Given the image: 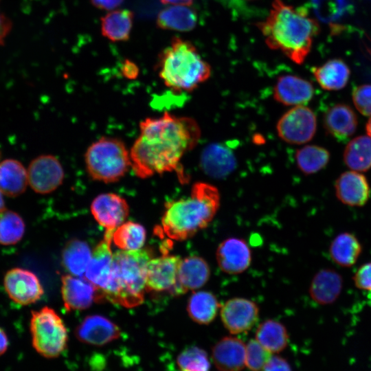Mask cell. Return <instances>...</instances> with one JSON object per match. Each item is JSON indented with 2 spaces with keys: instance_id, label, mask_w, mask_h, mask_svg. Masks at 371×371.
I'll use <instances>...</instances> for the list:
<instances>
[{
  "instance_id": "1",
  "label": "cell",
  "mask_w": 371,
  "mask_h": 371,
  "mask_svg": "<svg viewBox=\"0 0 371 371\" xmlns=\"http://www.w3.org/2000/svg\"><path fill=\"white\" fill-rule=\"evenodd\" d=\"M201 133L192 117L165 112L159 117L146 118L140 122L139 135L130 150L131 168L141 179L181 172L182 157L196 146Z\"/></svg>"
},
{
  "instance_id": "2",
  "label": "cell",
  "mask_w": 371,
  "mask_h": 371,
  "mask_svg": "<svg viewBox=\"0 0 371 371\" xmlns=\"http://www.w3.org/2000/svg\"><path fill=\"white\" fill-rule=\"evenodd\" d=\"M267 46L296 64L304 63L319 32L317 21L302 7L274 0L267 19L257 24Z\"/></svg>"
},
{
  "instance_id": "3",
  "label": "cell",
  "mask_w": 371,
  "mask_h": 371,
  "mask_svg": "<svg viewBox=\"0 0 371 371\" xmlns=\"http://www.w3.org/2000/svg\"><path fill=\"white\" fill-rule=\"evenodd\" d=\"M220 193L214 186L196 182L188 197L168 202L161 218L164 234L175 240H186L206 227L220 205Z\"/></svg>"
},
{
  "instance_id": "4",
  "label": "cell",
  "mask_w": 371,
  "mask_h": 371,
  "mask_svg": "<svg viewBox=\"0 0 371 371\" xmlns=\"http://www.w3.org/2000/svg\"><path fill=\"white\" fill-rule=\"evenodd\" d=\"M157 69L164 84L177 92H190L207 80L211 67L190 41L175 36L158 56Z\"/></svg>"
},
{
  "instance_id": "5",
  "label": "cell",
  "mask_w": 371,
  "mask_h": 371,
  "mask_svg": "<svg viewBox=\"0 0 371 371\" xmlns=\"http://www.w3.org/2000/svg\"><path fill=\"white\" fill-rule=\"evenodd\" d=\"M150 254L146 249L120 250L113 254L110 280L99 297L132 308L144 301L147 265Z\"/></svg>"
},
{
  "instance_id": "6",
  "label": "cell",
  "mask_w": 371,
  "mask_h": 371,
  "mask_svg": "<svg viewBox=\"0 0 371 371\" xmlns=\"http://www.w3.org/2000/svg\"><path fill=\"white\" fill-rule=\"evenodd\" d=\"M87 172L98 181L110 183L120 180L131 168L130 151L120 139L102 137L92 143L85 154Z\"/></svg>"
},
{
  "instance_id": "7",
  "label": "cell",
  "mask_w": 371,
  "mask_h": 371,
  "mask_svg": "<svg viewBox=\"0 0 371 371\" xmlns=\"http://www.w3.org/2000/svg\"><path fill=\"white\" fill-rule=\"evenodd\" d=\"M30 333L33 348L45 358L59 357L67 346L65 325L56 312L48 306L32 311Z\"/></svg>"
},
{
  "instance_id": "8",
  "label": "cell",
  "mask_w": 371,
  "mask_h": 371,
  "mask_svg": "<svg viewBox=\"0 0 371 371\" xmlns=\"http://www.w3.org/2000/svg\"><path fill=\"white\" fill-rule=\"evenodd\" d=\"M316 129L315 114L305 105L293 106L280 117L276 124L278 137L290 144L308 142L314 137Z\"/></svg>"
},
{
  "instance_id": "9",
  "label": "cell",
  "mask_w": 371,
  "mask_h": 371,
  "mask_svg": "<svg viewBox=\"0 0 371 371\" xmlns=\"http://www.w3.org/2000/svg\"><path fill=\"white\" fill-rule=\"evenodd\" d=\"M3 286L8 297L20 305H29L39 300L44 290L37 276L32 271L15 267L3 278Z\"/></svg>"
},
{
  "instance_id": "10",
  "label": "cell",
  "mask_w": 371,
  "mask_h": 371,
  "mask_svg": "<svg viewBox=\"0 0 371 371\" xmlns=\"http://www.w3.org/2000/svg\"><path fill=\"white\" fill-rule=\"evenodd\" d=\"M27 170L28 184L39 194H48L63 182L65 172L60 161L54 155H43L33 159Z\"/></svg>"
},
{
  "instance_id": "11",
  "label": "cell",
  "mask_w": 371,
  "mask_h": 371,
  "mask_svg": "<svg viewBox=\"0 0 371 371\" xmlns=\"http://www.w3.org/2000/svg\"><path fill=\"white\" fill-rule=\"evenodd\" d=\"M259 310L253 301L243 297L228 300L221 308V321L232 334L251 329L258 319Z\"/></svg>"
},
{
  "instance_id": "12",
  "label": "cell",
  "mask_w": 371,
  "mask_h": 371,
  "mask_svg": "<svg viewBox=\"0 0 371 371\" xmlns=\"http://www.w3.org/2000/svg\"><path fill=\"white\" fill-rule=\"evenodd\" d=\"M95 221L106 229L115 230L127 218L129 207L126 201L115 193L98 195L91 204Z\"/></svg>"
},
{
  "instance_id": "13",
  "label": "cell",
  "mask_w": 371,
  "mask_h": 371,
  "mask_svg": "<svg viewBox=\"0 0 371 371\" xmlns=\"http://www.w3.org/2000/svg\"><path fill=\"white\" fill-rule=\"evenodd\" d=\"M76 338L81 342L102 346L120 337V328L109 319L100 315L86 317L75 330Z\"/></svg>"
},
{
  "instance_id": "14",
  "label": "cell",
  "mask_w": 371,
  "mask_h": 371,
  "mask_svg": "<svg viewBox=\"0 0 371 371\" xmlns=\"http://www.w3.org/2000/svg\"><path fill=\"white\" fill-rule=\"evenodd\" d=\"M181 258L175 255H164L148 261L146 286L152 291H172L177 282Z\"/></svg>"
},
{
  "instance_id": "15",
  "label": "cell",
  "mask_w": 371,
  "mask_h": 371,
  "mask_svg": "<svg viewBox=\"0 0 371 371\" xmlns=\"http://www.w3.org/2000/svg\"><path fill=\"white\" fill-rule=\"evenodd\" d=\"M114 230L106 229L104 238L96 245L92 252L89 265L85 271L86 278L99 290H104L111 278L113 254L111 249Z\"/></svg>"
},
{
  "instance_id": "16",
  "label": "cell",
  "mask_w": 371,
  "mask_h": 371,
  "mask_svg": "<svg viewBox=\"0 0 371 371\" xmlns=\"http://www.w3.org/2000/svg\"><path fill=\"white\" fill-rule=\"evenodd\" d=\"M313 94L314 87L308 80L291 74L279 76L273 89V99L285 106L304 105Z\"/></svg>"
},
{
  "instance_id": "17",
  "label": "cell",
  "mask_w": 371,
  "mask_h": 371,
  "mask_svg": "<svg viewBox=\"0 0 371 371\" xmlns=\"http://www.w3.org/2000/svg\"><path fill=\"white\" fill-rule=\"evenodd\" d=\"M61 281L63 300L68 311L86 309L99 298L98 289L87 278L67 274Z\"/></svg>"
},
{
  "instance_id": "18",
  "label": "cell",
  "mask_w": 371,
  "mask_h": 371,
  "mask_svg": "<svg viewBox=\"0 0 371 371\" xmlns=\"http://www.w3.org/2000/svg\"><path fill=\"white\" fill-rule=\"evenodd\" d=\"M216 260L220 269L229 274H238L250 265L251 254L247 243L231 237L222 241L216 250Z\"/></svg>"
},
{
  "instance_id": "19",
  "label": "cell",
  "mask_w": 371,
  "mask_h": 371,
  "mask_svg": "<svg viewBox=\"0 0 371 371\" xmlns=\"http://www.w3.org/2000/svg\"><path fill=\"white\" fill-rule=\"evenodd\" d=\"M335 195L344 205L362 207L368 201L371 190L366 177L357 171L342 173L335 183Z\"/></svg>"
},
{
  "instance_id": "20",
  "label": "cell",
  "mask_w": 371,
  "mask_h": 371,
  "mask_svg": "<svg viewBox=\"0 0 371 371\" xmlns=\"http://www.w3.org/2000/svg\"><path fill=\"white\" fill-rule=\"evenodd\" d=\"M210 269L207 262L196 256L181 259L177 275V282L172 292L181 294L202 287L209 280Z\"/></svg>"
},
{
  "instance_id": "21",
  "label": "cell",
  "mask_w": 371,
  "mask_h": 371,
  "mask_svg": "<svg viewBox=\"0 0 371 371\" xmlns=\"http://www.w3.org/2000/svg\"><path fill=\"white\" fill-rule=\"evenodd\" d=\"M245 344L235 337H225L212 348V359L220 371H240L245 364Z\"/></svg>"
},
{
  "instance_id": "22",
  "label": "cell",
  "mask_w": 371,
  "mask_h": 371,
  "mask_svg": "<svg viewBox=\"0 0 371 371\" xmlns=\"http://www.w3.org/2000/svg\"><path fill=\"white\" fill-rule=\"evenodd\" d=\"M344 280L341 274L332 269H322L313 278L309 294L318 304L328 305L337 301L342 292Z\"/></svg>"
},
{
  "instance_id": "23",
  "label": "cell",
  "mask_w": 371,
  "mask_h": 371,
  "mask_svg": "<svg viewBox=\"0 0 371 371\" xmlns=\"http://www.w3.org/2000/svg\"><path fill=\"white\" fill-rule=\"evenodd\" d=\"M358 120L353 109L345 104H337L327 110L324 116L326 131L338 141L351 137L357 128Z\"/></svg>"
},
{
  "instance_id": "24",
  "label": "cell",
  "mask_w": 371,
  "mask_h": 371,
  "mask_svg": "<svg viewBox=\"0 0 371 371\" xmlns=\"http://www.w3.org/2000/svg\"><path fill=\"white\" fill-rule=\"evenodd\" d=\"M363 250L358 238L351 232L337 234L330 242L328 255L335 265L341 267H351L355 265Z\"/></svg>"
},
{
  "instance_id": "25",
  "label": "cell",
  "mask_w": 371,
  "mask_h": 371,
  "mask_svg": "<svg viewBox=\"0 0 371 371\" xmlns=\"http://www.w3.org/2000/svg\"><path fill=\"white\" fill-rule=\"evenodd\" d=\"M198 22L196 10L183 5H170L161 10L157 18V25L163 30L189 32Z\"/></svg>"
},
{
  "instance_id": "26",
  "label": "cell",
  "mask_w": 371,
  "mask_h": 371,
  "mask_svg": "<svg viewBox=\"0 0 371 371\" xmlns=\"http://www.w3.org/2000/svg\"><path fill=\"white\" fill-rule=\"evenodd\" d=\"M28 184L27 170L12 159L0 162V191L8 196H17L25 192Z\"/></svg>"
},
{
  "instance_id": "27",
  "label": "cell",
  "mask_w": 371,
  "mask_h": 371,
  "mask_svg": "<svg viewBox=\"0 0 371 371\" xmlns=\"http://www.w3.org/2000/svg\"><path fill=\"white\" fill-rule=\"evenodd\" d=\"M319 86L326 90L335 91L343 89L350 78V71L342 60H329L312 69Z\"/></svg>"
},
{
  "instance_id": "28",
  "label": "cell",
  "mask_w": 371,
  "mask_h": 371,
  "mask_svg": "<svg viewBox=\"0 0 371 371\" xmlns=\"http://www.w3.org/2000/svg\"><path fill=\"white\" fill-rule=\"evenodd\" d=\"M134 14L127 9L111 11L101 18L102 34L113 42L126 41L130 38Z\"/></svg>"
},
{
  "instance_id": "29",
  "label": "cell",
  "mask_w": 371,
  "mask_h": 371,
  "mask_svg": "<svg viewBox=\"0 0 371 371\" xmlns=\"http://www.w3.org/2000/svg\"><path fill=\"white\" fill-rule=\"evenodd\" d=\"M220 304L211 292L199 291L192 293L188 304L187 311L190 317L199 324H208L216 317Z\"/></svg>"
},
{
  "instance_id": "30",
  "label": "cell",
  "mask_w": 371,
  "mask_h": 371,
  "mask_svg": "<svg viewBox=\"0 0 371 371\" xmlns=\"http://www.w3.org/2000/svg\"><path fill=\"white\" fill-rule=\"evenodd\" d=\"M91 256V251L86 242L73 239L63 249V263L71 275L82 277L85 273Z\"/></svg>"
},
{
  "instance_id": "31",
  "label": "cell",
  "mask_w": 371,
  "mask_h": 371,
  "mask_svg": "<svg viewBox=\"0 0 371 371\" xmlns=\"http://www.w3.org/2000/svg\"><path fill=\"white\" fill-rule=\"evenodd\" d=\"M344 161L351 170L366 172L371 168V138L361 135L352 139L346 146Z\"/></svg>"
},
{
  "instance_id": "32",
  "label": "cell",
  "mask_w": 371,
  "mask_h": 371,
  "mask_svg": "<svg viewBox=\"0 0 371 371\" xmlns=\"http://www.w3.org/2000/svg\"><path fill=\"white\" fill-rule=\"evenodd\" d=\"M201 162L204 171L213 177L227 175L235 165L232 153L215 144L210 145L204 150Z\"/></svg>"
},
{
  "instance_id": "33",
  "label": "cell",
  "mask_w": 371,
  "mask_h": 371,
  "mask_svg": "<svg viewBox=\"0 0 371 371\" xmlns=\"http://www.w3.org/2000/svg\"><path fill=\"white\" fill-rule=\"evenodd\" d=\"M256 339L271 353L280 352L286 347L289 335L282 324L273 319H267L257 328Z\"/></svg>"
},
{
  "instance_id": "34",
  "label": "cell",
  "mask_w": 371,
  "mask_h": 371,
  "mask_svg": "<svg viewBox=\"0 0 371 371\" xmlns=\"http://www.w3.org/2000/svg\"><path fill=\"white\" fill-rule=\"evenodd\" d=\"M295 161L299 170L306 175L314 174L323 169L330 159L329 152L317 145H306L297 150Z\"/></svg>"
},
{
  "instance_id": "35",
  "label": "cell",
  "mask_w": 371,
  "mask_h": 371,
  "mask_svg": "<svg viewBox=\"0 0 371 371\" xmlns=\"http://www.w3.org/2000/svg\"><path fill=\"white\" fill-rule=\"evenodd\" d=\"M146 237V229L142 225L128 221L114 230L112 240L121 250L131 251L141 249Z\"/></svg>"
},
{
  "instance_id": "36",
  "label": "cell",
  "mask_w": 371,
  "mask_h": 371,
  "mask_svg": "<svg viewBox=\"0 0 371 371\" xmlns=\"http://www.w3.org/2000/svg\"><path fill=\"white\" fill-rule=\"evenodd\" d=\"M25 229L22 217L5 208L0 210V244L14 245L23 238Z\"/></svg>"
},
{
  "instance_id": "37",
  "label": "cell",
  "mask_w": 371,
  "mask_h": 371,
  "mask_svg": "<svg viewBox=\"0 0 371 371\" xmlns=\"http://www.w3.org/2000/svg\"><path fill=\"white\" fill-rule=\"evenodd\" d=\"M177 363L180 371H209L210 367L206 352L198 346L184 349L178 355Z\"/></svg>"
},
{
  "instance_id": "38",
  "label": "cell",
  "mask_w": 371,
  "mask_h": 371,
  "mask_svg": "<svg viewBox=\"0 0 371 371\" xmlns=\"http://www.w3.org/2000/svg\"><path fill=\"white\" fill-rule=\"evenodd\" d=\"M272 357L271 352L256 339H251L245 347V365L251 371H260Z\"/></svg>"
},
{
  "instance_id": "39",
  "label": "cell",
  "mask_w": 371,
  "mask_h": 371,
  "mask_svg": "<svg viewBox=\"0 0 371 371\" xmlns=\"http://www.w3.org/2000/svg\"><path fill=\"white\" fill-rule=\"evenodd\" d=\"M317 15L324 21L335 19L344 10V0H311Z\"/></svg>"
},
{
  "instance_id": "40",
  "label": "cell",
  "mask_w": 371,
  "mask_h": 371,
  "mask_svg": "<svg viewBox=\"0 0 371 371\" xmlns=\"http://www.w3.org/2000/svg\"><path fill=\"white\" fill-rule=\"evenodd\" d=\"M352 101L363 115L371 117V85H361L352 91Z\"/></svg>"
},
{
  "instance_id": "41",
  "label": "cell",
  "mask_w": 371,
  "mask_h": 371,
  "mask_svg": "<svg viewBox=\"0 0 371 371\" xmlns=\"http://www.w3.org/2000/svg\"><path fill=\"white\" fill-rule=\"evenodd\" d=\"M352 281L358 289L371 292V261L363 263L355 271Z\"/></svg>"
},
{
  "instance_id": "42",
  "label": "cell",
  "mask_w": 371,
  "mask_h": 371,
  "mask_svg": "<svg viewBox=\"0 0 371 371\" xmlns=\"http://www.w3.org/2000/svg\"><path fill=\"white\" fill-rule=\"evenodd\" d=\"M262 371H292L287 361L279 356L271 358Z\"/></svg>"
},
{
  "instance_id": "43",
  "label": "cell",
  "mask_w": 371,
  "mask_h": 371,
  "mask_svg": "<svg viewBox=\"0 0 371 371\" xmlns=\"http://www.w3.org/2000/svg\"><path fill=\"white\" fill-rule=\"evenodd\" d=\"M122 73L124 77L133 79L138 76L139 68L134 62L125 60L122 66Z\"/></svg>"
},
{
  "instance_id": "44",
  "label": "cell",
  "mask_w": 371,
  "mask_h": 371,
  "mask_svg": "<svg viewBox=\"0 0 371 371\" xmlns=\"http://www.w3.org/2000/svg\"><path fill=\"white\" fill-rule=\"evenodd\" d=\"M124 0H91L93 5L97 8L111 10L120 6Z\"/></svg>"
},
{
  "instance_id": "45",
  "label": "cell",
  "mask_w": 371,
  "mask_h": 371,
  "mask_svg": "<svg viewBox=\"0 0 371 371\" xmlns=\"http://www.w3.org/2000/svg\"><path fill=\"white\" fill-rule=\"evenodd\" d=\"M11 27V21L0 12V45L3 43V41L10 31Z\"/></svg>"
},
{
  "instance_id": "46",
  "label": "cell",
  "mask_w": 371,
  "mask_h": 371,
  "mask_svg": "<svg viewBox=\"0 0 371 371\" xmlns=\"http://www.w3.org/2000/svg\"><path fill=\"white\" fill-rule=\"evenodd\" d=\"M8 336L1 327H0V356L2 355L8 349Z\"/></svg>"
},
{
  "instance_id": "47",
  "label": "cell",
  "mask_w": 371,
  "mask_h": 371,
  "mask_svg": "<svg viewBox=\"0 0 371 371\" xmlns=\"http://www.w3.org/2000/svg\"><path fill=\"white\" fill-rule=\"evenodd\" d=\"M194 0H160L161 3L165 5H190Z\"/></svg>"
},
{
  "instance_id": "48",
  "label": "cell",
  "mask_w": 371,
  "mask_h": 371,
  "mask_svg": "<svg viewBox=\"0 0 371 371\" xmlns=\"http://www.w3.org/2000/svg\"><path fill=\"white\" fill-rule=\"evenodd\" d=\"M366 130L368 135L371 138V117H370L366 124Z\"/></svg>"
},
{
  "instance_id": "49",
  "label": "cell",
  "mask_w": 371,
  "mask_h": 371,
  "mask_svg": "<svg viewBox=\"0 0 371 371\" xmlns=\"http://www.w3.org/2000/svg\"><path fill=\"white\" fill-rule=\"evenodd\" d=\"M0 157H1V151H0ZM5 208V202L3 198L1 192L0 191V210Z\"/></svg>"
},
{
  "instance_id": "50",
  "label": "cell",
  "mask_w": 371,
  "mask_h": 371,
  "mask_svg": "<svg viewBox=\"0 0 371 371\" xmlns=\"http://www.w3.org/2000/svg\"><path fill=\"white\" fill-rule=\"evenodd\" d=\"M248 1H254V0H248Z\"/></svg>"
}]
</instances>
